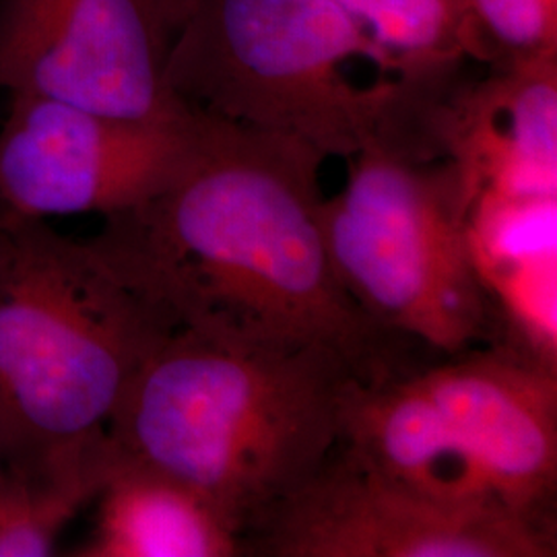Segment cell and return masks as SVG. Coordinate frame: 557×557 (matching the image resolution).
Segmentation results:
<instances>
[{
  "mask_svg": "<svg viewBox=\"0 0 557 557\" xmlns=\"http://www.w3.org/2000/svg\"><path fill=\"white\" fill-rule=\"evenodd\" d=\"M496 60L557 52V0H467Z\"/></svg>",
  "mask_w": 557,
  "mask_h": 557,
  "instance_id": "15",
  "label": "cell"
},
{
  "mask_svg": "<svg viewBox=\"0 0 557 557\" xmlns=\"http://www.w3.org/2000/svg\"><path fill=\"white\" fill-rule=\"evenodd\" d=\"M108 455L64 469H11L0 478V557L52 556L66 524L96 502L112 471Z\"/></svg>",
  "mask_w": 557,
  "mask_h": 557,
  "instance_id": "13",
  "label": "cell"
},
{
  "mask_svg": "<svg viewBox=\"0 0 557 557\" xmlns=\"http://www.w3.org/2000/svg\"><path fill=\"white\" fill-rule=\"evenodd\" d=\"M413 374L483 492L556 527L557 370L504 345Z\"/></svg>",
  "mask_w": 557,
  "mask_h": 557,
  "instance_id": "9",
  "label": "cell"
},
{
  "mask_svg": "<svg viewBox=\"0 0 557 557\" xmlns=\"http://www.w3.org/2000/svg\"><path fill=\"white\" fill-rule=\"evenodd\" d=\"M398 64V83L432 85L462 60L494 62L467 0H335Z\"/></svg>",
  "mask_w": 557,
  "mask_h": 557,
  "instance_id": "12",
  "label": "cell"
},
{
  "mask_svg": "<svg viewBox=\"0 0 557 557\" xmlns=\"http://www.w3.org/2000/svg\"><path fill=\"white\" fill-rule=\"evenodd\" d=\"M114 458V457H112ZM81 557H234L238 527L199 492L160 471L114 458Z\"/></svg>",
  "mask_w": 557,
  "mask_h": 557,
  "instance_id": "11",
  "label": "cell"
},
{
  "mask_svg": "<svg viewBox=\"0 0 557 557\" xmlns=\"http://www.w3.org/2000/svg\"><path fill=\"white\" fill-rule=\"evenodd\" d=\"M165 335L89 242L0 209V446L11 469L108 453V425Z\"/></svg>",
  "mask_w": 557,
  "mask_h": 557,
  "instance_id": "3",
  "label": "cell"
},
{
  "mask_svg": "<svg viewBox=\"0 0 557 557\" xmlns=\"http://www.w3.org/2000/svg\"><path fill=\"white\" fill-rule=\"evenodd\" d=\"M314 147L199 110L158 195L87 239L165 333L232 347L324 349L363 382L403 372L405 338L366 317L322 236Z\"/></svg>",
  "mask_w": 557,
  "mask_h": 557,
  "instance_id": "1",
  "label": "cell"
},
{
  "mask_svg": "<svg viewBox=\"0 0 557 557\" xmlns=\"http://www.w3.org/2000/svg\"><path fill=\"white\" fill-rule=\"evenodd\" d=\"M195 0H0V89L139 122L195 112L168 60Z\"/></svg>",
  "mask_w": 557,
  "mask_h": 557,
  "instance_id": "6",
  "label": "cell"
},
{
  "mask_svg": "<svg viewBox=\"0 0 557 557\" xmlns=\"http://www.w3.org/2000/svg\"><path fill=\"white\" fill-rule=\"evenodd\" d=\"M397 75L335 0H195L165 73L195 110L345 160L395 135Z\"/></svg>",
  "mask_w": 557,
  "mask_h": 557,
  "instance_id": "4",
  "label": "cell"
},
{
  "mask_svg": "<svg viewBox=\"0 0 557 557\" xmlns=\"http://www.w3.org/2000/svg\"><path fill=\"white\" fill-rule=\"evenodd\" d=\"M471 195L457 165L374 143L349 158L322 200L329 259L380 329L440 354H462L496 324L469 242Z\"/></svg>",
  "mask_w": 557,
  "mask_h": 557,
  "instance_id": "5",
  "label": "cell"
},
{
  "mask_svg": "<svg viewBox=\"0 0 557 557\" xmlns=\"http://www.w3.org/2000/svg\"><path fill=\"white\" fill-rule=\"evenodd\" d=\"M356 379L324 349L232 347L174 331L140 361L106 436L112 457L218 506L246 545L335 453Z\"/></svg>",
  "mask_w": 557,
  "mask_h": 557,
  "instance_id": "2",
  "label": "cell"
},
{
  "mask_svg": "<svg viewBox=\"0 0 557 557\" xmlns=\"http://www.w3.org/2000/svg\"><path fill=\"white\" fill-rule=\"evenodd\" d=\"M467 242L479 283L557 259V197L481 190L467 209Z\"/></svg>",
  "mask_w": 557,
  "mask_h": 557,
  "instance_id": "14",
  "label": "cell"
},
{
  "mask_svg": "<svg viewBox=\"0 0 557 557\" xmlns=\"http://www.w3.org/2000/svg\"><path fill=\"white\" fill-rule=\"evenodd\" d=\"M0 126V209L48 220L133 209L176 176L197 135L199 110L139 122L73 103L11 94Z\"/></svg>",
  "mask_w": 557,
  "mask_h": 557,
  "instance_id": "8",
  "label": "cell"
},
{
  "mask_svg": "<svg viewBox=\"0 0 557 557\" xmlns=\"http://www.w3.org/2000/svg\"><path fill=\"white\" fill-rule=\"evenodd\" d=\"M4 471H7V458H4V453H2V446H0V478L4 475Z\"/></svg>",
  "mask_w": 557,
  "mask_h": 557,
  "instance_id": "16",
  "label": "cell"
},
{
  "mask_svg": "<svg viewBox=\"0 0 557 557\" xmlns=\"http://www.w3.org/2000/svg\"><path fill=\"white\" fill-rule=\"evenodd\" d=\"M250 535L248 554L271 557L557 554L556 527L502 506L434 498L374 471L341 444Z\"/></svg>",
  "mask_w": 557,
  "mask_h": 557,
  "instance_id": "7",
  "label": "cell"
},
{
  "mask_svg": "<svg viewBox=\"0 0 557 557\" xmlns=\"http://www.w3.org/2000/svg\"><path fill=\"white\" fill-rule=\"evenodd\" d=\"M473 85L442 91L428 119L436 158L481 190L557 197V52L508 57Z\"/></svg>",
  "mask_w": 557,
  "mask_h": 557,
  "instance_id": "10",
  "label": "cell"
}]
</instances>
